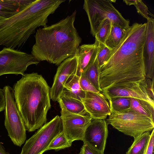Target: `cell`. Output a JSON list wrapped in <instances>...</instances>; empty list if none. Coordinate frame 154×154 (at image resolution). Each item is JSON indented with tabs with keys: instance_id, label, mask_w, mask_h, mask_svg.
<instances>
[{
	"instance_id": "cell-17",
	"label": "cell",
	"mask_w": 154,
	"mask_h": 154,
	"mask_svg": "<svg viewBox=\"0 0 154 154\" xmlns=\"http://www.w3.org/2000/svg\"><path fill=\"white\" fill-rule=\"evenodd\" d=\"M35 0H0V20L8 18L22 11Z\"/></svg>"
},
{
	"instance_id": "cell-7",
	"label": "cell",
	"mask_w": 154,
	"mask_h": 154,
	"mask_svg": "<svg viewBox=\"0 0 154 154\" xmlns=\"http://www.w3.org/2000/svg\"><path fill=\"white\" fill-rule=\"evenodd\" d=\"M2 90L5 100V126L13 143L20 147L26 139L25 123L15 102L13 88L7 85Z\"/></svg>"
},
{
	"instance_id": "cell-19",
	"label": "cell",
	"mask_w": 154,
	"mask_h": 154,
	"mask_svg": "<svg viewBox=\"0 0 154 154\" xmlns=\"http://www.w3.org/2000/svg\"><path fill=\"white\" fill-rule=\"evenodd\" d=\"M130 109L150 118L154 122V107L147 101L138 99L130 98Z\"/></svg>"
},
{
	"instance_id": "cell-5",
	"label": "cell",
	"mask_w": 154,
	"mask_h": 154,
	"mask_svg": "<svg viewBox=\"0 0 154 154\" xmlns=\"http://www.w3.org/2000/svg\"><path fill=\"white\" fill-rule=\"evenodd\" d=\"M112 1L85 0L83 8L87 15L90 26V32L94 37L101 23L108 19L112 24L125 29L129 26L128 20L124 18L113 6Z\"/></svg>"
},
{
	"instance_id": "cell-23",
	"label": "cell",
	"mask_w": 154,
	"mask_h": 154,
	"mask_svg": "<svg viewBox=\"0 0 154 154\" xmlns=\"http://www.w3.org/2000/svg\"><path fill=\"white\" fill-rule=\"evenodd\" d=\"M100 68L96 59L94 63L81 75L86 77L94 86L101 92L99 84Z\"/></svg>"
},
{
	"instance_id": "cell-1",
	"label": "cell",
	"mask_w": 154,
	"mask_h": 154,
	"mask_svg": "<svg viewBox=\"0 0 154 154\" xmlns=\"http://www.w3.org/2000/svg\"><path fill=\"white\" fill-rule=\"evenodd\" d=\"M146 35V23H134L126 29L119 44L100 68L101 92L119 83L146 79L143 57Z\"/></svg>"
},
{
	"instance_id": "cell-21",
	"label": "cell",
	"mask_w": 154,
	"mask_h": 154,
	"mask_svg": "<svg viewBox=\"0 0 154 154\" xmlns=\"http://www.w3.org/2000/svg\"><path fill=\"white\" fill-rule=\"evenodd\" d=\"M79 78L75 73L72 74L65 84L64 88L70 94L71 96L81 100V98L84 97L85 91L81 87Z\"/></svg>"
},
{
	"instance_id": "cell-3",
	"label": "cell",
	"mask_w": 154,
	"mask_h": 154,
	"mask_svg": "<svg viewBox=\"0 0 154 154\" xmlns=\"http://www.w3.org/2000/svg\"><path fill=\"white\" fill-rule=\"evenodd\" d=\"M65 0H35L11 17L0 20V46L14 49L23 46L39 26H47L48 17Z\"/></svg>"
},
{
	"instance_id": "cell-35",
	"label": "cell",
	"mask_w": 154,
	"mask_h": 154,
	"mask_svg": "<svg viewBox=\"0 0 154 154\" xmlns=\"http://www.w3.org/2000/svg\"><path fill=\"white\" fill-rule=\"evenodd\" d=\"M126 4L128 5H134L135 3L136 0H123Z\"/></svg>"
},
{
	"instance_id": "cell-33",
	"label": "cell",
	"mask_w": 154,
	"mask_h": 154,
	"mask_svg": "<svg viewBox=\"0 0 154 154\" xmlns=\"http://www.w3.org/2000/svg\"><path fill=\"white\" fill-rule=\"evenodd\" d=\"M5 106V100L2 89L0 88V112L3 111Z\"/></svg>"
},
{
	"instance_id": "cell-32",
	"label": "cell",
	"mask_w": 154,
	"mask_h": 154,
	"mask_svg": "<svg viewBox=\"0 0 154 154\" xmlns=\"http://www.w3.org/2000/svg\"><path fill=\"white\" fill-rule=\"evenodd\" d=\"M146 81L150 96L154 100V80H152L150 79L146 78Z\"/></svg>"
},
{
	"instance_id": "cell-8",
	"label": "cell",
	"mask_w": 154,
	"mask_h": 154,
	"mask_svg": "<svg viewBox=\"0 0 154 154\" xmlns=\"http://www.w3.org/2000/svg\"><path fill=\"white\" fill-rule=\"evenodd\" d=\"M63 130L61 118L57 116L26 141L20 154H42L47 150L52 141Z\"/></svg>"
},
{
	"instance_id": "cell-34",
	"label": "cell",
	"mask_w": 154,
	"mask_h": 154,
	"mask_svg": "<svg viewBox=\"0 0 154 154\" xmlns=\"http://www.w3.org/2000/svg\"><path fill=\"white\" fill-rule=\"evenodd\" d=\"M0 154H9L0 142Z\"/></svg>"
},
{
	"instance_id": "cell-31",
	"label": "cell",
	"mask_w": 154,
	"mask_h": 154,
	"mask_svg": "<svg viewBox=\"0 0 154 154\" xmlns=\"http://www.w3.org/2000/svg\"><path fill=\"white\" fill-rule=\"evenodd\" d=\"M154 145V130L150 134V137L145 154H153Z\"/></svg>"
},
{
	"instance_id": "cell-28",
	"label": "cell",
	"mask_w": 154,
	"mask_h": 154,
	"mask_svg": "<svg viewBox=\"0 0 154 154\" xmlns=\"http://www.w3.org/2000/svg\"><path fill=\"white\" fill-rule=\"evenodd\" d=\"M134 5L136 8L137 12L147 20L153 19L149 16L150 13L149 12L148 8L142 0H136Z\"/></svg>"
},
{
	"instance_id": "cell-24",
	"label": "cell",
	"mask_w": 154,
	"mask_h": 154,
	"mask_svg": "<svg viewBox=\"0 0 154 154\" xmlns=\"http://www.w3.org/2000/svg\"><path fill=\"white\" fill-rule=\"evenodd\" d=\"M111 110L123 113L128 111L130 106V98L117 97L108 100Z\"/></svg>"
},
{
	"instance_id": "cell-6",
	"label": "cell",
	"mask_w": 154,
	"mask_h": 154,
	"mask_svg": "<svg viewBox=\"0 0 154 154\" xmlns=\"http://www.w3.org/2000/svg\"><path fill=\"white\" fill-rule=\"evenodd\" d=\"M106 121L108 125L134 138L154 128V122L150 118L130 109L123 113L112 111Z\"/></svg>"
},
{
	"instance_id": "cell-29",
	"label": "cell",
	"mask_w": 154,
	"mask_h": 154,
	"mask_svg": "<svg viewBox=\"0 0 154 154\" xmlns=\"http://www.w3.org/2000/svg\"><path fill=\"white\" fill-rule=\"evenodd\" d=\"M79 82L82 89L85 91L96 93L101 92L94 86L83 75H81L80 76Z\"/></svg>"
},
{
	"instance_id": "cell-26",
	"label": "cell",
	"mask_w": 154,
	"mask_h": 154,
	"mask_svg": "<svg viewBox=\"0 0 154 154\" xmlns=\"http://www.w3.org/2000/svg\"><path fill=\"white\" fill-rule=\"evenodd\" d=\"M112 23L108 19L105 20L101 23L94 36L95 40L105 45L109 34Z\"/></svg>"
},
{
	"instance_id": "cell-18",
	"label": "cell",
	"mask_w": 154,
	"mask_h": 154,
	"mask_svg": "<svg viewBox=\"0 0 154 154\" xmlns=\"http://www.w3.org/2000/svg\"><path fill=\"white\" fill-rule=\"evenodd\" d=\"M57 101L71 112L79 115L88 113L81 100L72 97L64 89Z\"/></svg>"
},
{
	"instance_id": "cell-14",
	"label": "cell",
	"mask_w": 154,
	"mask_h": 154,
	"mask_svg": "<svg viewBox=\"0 0 154 154\" xmlns=\"http://www.w3.org/2000/svg\"><path fill=\"white\" fill-rule=\"evenodd\" d=\"M81 101L87 112L92 119H105L112 110L107 99L101 92L85 91Z\"/></svg>"
},
{
	"instance_id": "cell-16",
	"label": "cell",
	"mask_w": 154,
	"mask_h": 154,
	"mask_svg": "<svg viewBox=\"0 0 154 154\" xmlns=\"http://www.w3.org/2000/svg\"><path fill=\"white\" fill-rule=\"evenodd\" d=\"M99 42L79 46L77 53V66L76 74L80 77L94 62L98 50Z\"/></svg>"
},
{
	"instance_id": "cell-30",
	"label": "cell",
	"mask_w": 154,
	"mask_h": 154,
	"mask_svg": "<svg viewBox=\"0 0 154 154\" xmlns=\"http://www.w3.org/2000/svg\"><path fill=\"white\" fill-rule=\"evenodd\" d=\"M78 154H104V153L94 149L86 144L84 143Z\"/></svg>"
},
{
	"instance_id": "cell-13",
	"label": "cell",
	"mask_w": 154,
	"mask_h": 154,
	"mask_svg": "<svg viewBox=\"0 0 154 154\" xmlns=\"http://www.w3.org/2000/svg\"><path fill=\"white\" fill-rule=\"evenodd\" d=\"M77 61L76 55L66 58L59 65L50 90V98L53 101H57L64 89V85L69 78L72 74L76 73Z\"/></svg>"
},
{
	"instance_id": "cell-25",
	"label": "cell",
	"mask_w": 154,
	"mask_h": 154,
	"mask_svg": "<svg viewBox=\"0 0 154 154\" xmlns=\"http://www.w3.org/2000/svg\"><path fill=\"white\" fill-rule=\"evenodd\" d=\"M72 143L66 138L62 131L52 141L47 150L53 149L57 151L69 147L71 146Z\"/></svg>"
},
{
	"instance_id": "cell-12",
	"label": "cell",
	"mask_w": 154,
	"mask_h": 154,
	"mask_svg": "<svg viewBox=\"0 0 154 154\" xmlns=\"http://www.w3.org/2000/svg\"><path fill=\"white\" fill-rule=\"evenodd\" d=\"M108 125L105 119H92L85 130L84 143L103 153L108 135Z\"/></svg>"
},
{
	"instance_id": "cell-20",
	"label": "cell",
	"mask_w": 154,
	"mask_h": 154,
	"mask_svg": "<svg viewBox=\"0 0 154 154\" xmlns=\"http://www.w3.org/2000/svg\"><path fill=\"white\" fill-rule=\"evenodd\" d=\"M150 136V131H148L134 138L133 144L126 154H145Z\"/></svg>"
},
{
	"instance_id": "cell-15",
	"label": "cell",
	"mask_w": 154,
	"mask_h": 154,
	"mask_svg": "<svg viewBox=\"0 0 154 154\" xmlns=\"http://www.w3.org/2000/svg\"><path fill=\"white\" fill-rule=\"evenodd\" d=\"M143 57L146 78L154 80V19L147 20Z\"/></svg>"
},
{
	"instance_id": "cell-27",
	"label": "cell",
	"mask_w": 154,
	"mask_h": 154,
	"mask_svg": "<svg viewBox=\"0 0 154 154\" xmlns=\"http://www.w3.org/2000/svg\"><path fill=\"white\" fill-rule=\"evenodd\" d=\"M111 50L105 45L99 42V48L97 60L100 67L106 61Z\"/></svg>"
},
{
	"instance_id": "cell-22",
	"label": "cell",
	"mask_w": 154,
	"mask_h": 154,
	"mask_svg": "<svg viewBox=\"0 0 154 154\" xmlns=\"http://www.w3.org/2000/svg\"><path fill=\"white\" fill-rule=\"evenodd\" d=\"M126 29L112 23L111 29L105 45L111 50L116 47L125 35Z\"/></svg>"
},
{
	"instance_id": "cell-2",
	"label": "cell",
	"mask_w": 154,
	"mask_h": 154,
	"mask_svg": "<svg viewBox=\"0 0 154 154\" xmlns=\"http://www.w3.org/2000/svg\"><path fill=\"white\" fill-rule=\"evenodd\" d=\"M76 13L75 10L58 22L37 30L31 54L37 61L58 65L76 56L82 40L74 25Z\"/></svg>"
},
{
	"instance_id": "cell-4",
	"label": "cell",
	"mask_w": 154,
	"mask_h": 154,
	"mask_svg": "<svg viewBox=\"0 0 154 154\" xmlns=\"http://www.w3.org/2000/svg\"><path fill=\"white\" fill-rule=\"evenodd\" d=\"M16 103L26 130L32 132L46 123L51 108L50 88L42 76L37 73L26 74L14 86Z\"/></svg>"
},
{
	"instance_id": "cell-9",
	"label": "cell",
	"mask_w": 154,
	"mask_h": 154,
	"mask_svg": "<svg viewBox=\"0 0 154 154\" xmlns=\"http://www.w3.org/2000/svg\"><path fill=\"white\" fill-rule=\"evenodd\" d=\"M39 63L31 54L5 47L0 51V76L6 74L23 76L28 66Z\"/></svg>"
},
{
	"instance_id": "cell-11",
	"label": "cell",
	"mask_w": 154,
	"mask_h": 154,
	"mask_svg": "<svg viewBox=\"0 0 154 154\" xmlns=\"http://www.w3.org/2000/svg\"><path fill=\"white\" fill-rule=\"evenodd\" d=\"M60 116L62 123L63 132L66 138L72 142L83 141L85 130L92 119L89 115H79L71 112L61 104Z\"/></svg>"
},
{
	"instance_id": "cell-10",
	"label": "cell",
	"mask_w": 154,
	"mask_h": 154,
	"mask_svg": "<svg viewBox=\"0 0 154 154\" xmlns=\"http://www.w3.org/2000/svg\"><path fill=\"white\" fill-rule=\"evenodd\" d=\"M101 93L108 100L117 97L133 98L146 101L154 107V101L150 96L146 79L119 83Z\"/></svg>"
}]
</instances>
